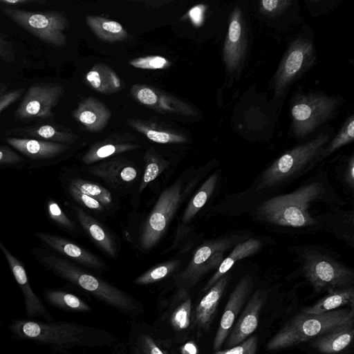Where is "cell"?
<instances>
[{"label":"cell","mask_w":354,"mask_h":354,"mask_svg":"<svg viewBox=\"0 0 354 354\" xmlns=\"http://www.w3.org/2000/svg\"><path fill=\"white\" fill-rule=\"evenodd\" d=\"M73 115L87 129L93 131L101 129L109 116V111L102 104L88 99L80 104Z\"/></svg>","instance_id":"cell-26"},{"label":"cell","mask_w":354,"mask_h":354,"mask_svg":"<svg viewBox=\"0 0 354 354\" xmlns=\"http://www.w3.org/2000/svg\"><path fill=\"white\" fill-rule=\"evenodd\" d=\"M138 345L142 354H171L162 349L148 335H142L139 337Z\"/></svg>","instance_id":"cell-44"},{"label":"cell","mask_w":354,"mask_h":354,"mask_svg":"<svg viewBox=\"0 0 354 354\" xmlns=\"http://www.w3.org/2000/svg\"><path fill=\"white\" fill-rule=\"evenodd\" d=\"M292 3L290 0H263L259 2L260 12L268 17H278Z\"/></svg>","instance_id":"cell-37"},{"label":"cell","mask_w":354,"mask_h":354,"mask_svg":"<svg viewBox=\"0 0 354 354\" xmlns=\"http://www.w3.org/2000/svg\"><path fill=\"white\" fill-rule=\"evenodd\" d=\"M63 91L62 85L55 83L31 85L16 109L14 119L24 122L53 117V109L59 101Z\"/></svg>","instance_id":"cell-12"},{"label":"cell","mask_w":354,"mask_h":354,"mask_svg":"<svg viewBox=\"0 0 354 354\" xmlns=\"http://www.w3.org/2000/svg\"><path fill=\"white\" fill-rule=\"evenodd\" d=\"M87 21L95 34L103 39L115 41L127 36L126 31L119 22L94 17H87Z\"/></svg>","instance_id":"cell-29"},{"label":"cell","mask_w":354,"mask_h":354,"mask_svg":"<svg viewBox=\"0 0 354 354\" xmlns=\"http://www.w3.org/2000/svg\"><path fill=\"white\" fill-rule=\"evenodd\" d=\"M346 180L348 185L353 187L354 185V158L351 157L348 162L346 171Z\"/></svg>","instance_id":"cell-50"},{"label":"cell","mask_w":354,"mask_h":354,"mask_svg":"<svg viewBox=\"0 0 354 354\" xmlns=\"http://www.w3.org/2000/svg\"><path fill=\"white\" fill-rule=\"evenodd\" d=\"M46 0H0V6L5 7H11L32 3L44 5L46 3Z\"/></svg>","instance_id":"cell-48"},{"label":"cell","mask_w":354,"mask_h":354,"mask_svg":"<svg viewBox=\"0 0 354 354\" xmlns=\"http://www.w3.org/2000/svg\"><path fill=\"white\" fill-rule=\"evenodd\" d=\"M0 250L7 259L15 281L21 290L26 315L30 319L41 317L45 321L53 320L50 312L31 288L22 263L6 248L1 241Z\"/></svg>","instance_id":"cell-15"},{"label":"cell","mask_w":354,"mask_h":354,"mask_svg":"<svg viewBox=\"0 0 354 354\" xmlns=\"http://www.w3.org/2000/svg\"><path fill=\"white\" fill-rule=\"evenodd\" d=\"M303 272L315 291L327 292L352 286L353 271L317 251H308L303 257Z\"/></svg>","instance_id":"cell-9"},{"label":"cell","mask_w":354,"mask_h":354,"mask_svg":"<svg viewBox=\"0 0 354 354\" xmlns=\"http://www.w3.org/2000/svg\"><path fill=\"white\" fill-rule=\"evenodd\" d=\"M76 217L85 232L96 242L107 255L115 257L116 245L109 233L82 209L75 207Z\"/></svg>","instance_id":"cell-22"},{"label":"cell","mask_w":354,"mask_h":354,"mask_svg":"<svg viewBox=\"0 0 354 354\" xmlns=\"http://www.w3.org/2000/svg\"><path fill=\"white\" fill-rule=\"evenodd\" d=\"M0 59L7 63L15 61V50L12 41L0 30Z\"/></svg>","instance_id":"cell-42"},{"label":"cell","mask_w":354,"mask_h":354,"mask_svg":"<svg viewBox=\"0 0 354 354\" xmlns=\"http://www.w3.org/2000/svg\"><path fill=\"white\" fill-rule=\"evenodd\" d=\"M43 243L58 252L80 263L95 269H102L104 263L98 257L61 236L44 232L35 233Z\"/></svg>","instance_id":"cell-18"},{"label":"cell","mask_w":354,"mask_h":354,"mask_svg":"<svg viewBox=\"0 0 354 354\" xmlns=\"http://www.w3.org/2000/svg\"><path fill=\"white\" fill-rule=\"evenodd\" d=\"M129 64L139 68L143 69H161L168 66V61L161 56H147L130 61Z\"/></svg>","instance_id":"cell-40"},{"label":"cell","mask_w":354,"mask_h":354,"mask_svg":"<svg viewBox=\"0 0 354 354\" xmlns=\"http://www.w3.org/2000/svg\"><path fill=\"white\" fill-rule=\"evenodd\" d=\"M68 192L75 201L85 207L97 211L104 210V206H103L98 201L81 192L71 184H69L68 186Z\"/></svg>","instance_id":"cell-41"},{"label":"cell","mask_w":354,"mask_h":354,"mask_svg":"<svg viewBox=\"0 0 354 354\" xmlns=\"http://www.w3.org/2000/svg\"><path fill=\"white\" fill-rule=\"evenodd\" d=\"M145 134L149 140L160 144L180 142L185 140V138L180 136L153 129L146 130Z\"/></svg>","instance_id":"cell-43"},{"label":"cell","mask_w":354,"mask_h":354,"mask_svg":"<svg viewBox=\"0 0 354 354\" xmlns=\"http://www.w3.org/2000/svg\"><path fill=\"white\" fill-rule=\"evenodd\" d=\"M181 354H197L198 348L193 342H188L183 344L180 348Z\"/></svg>","instance_id":"cell-51"},{"label":"cell","mask_w":354,"mask_h":354,"mask_svg":"<svg viewBox=\"0 0 354 354\" xmlns=\"http://www.w3.org/2000/svg\"><path fill=\"white\" fill-rule=\"evenodd\" d=\"M257 337L252 335L233 347L216 351L214 354H257Z\"/></svg>","instance_id":"cell-39"},{"label":"cell","mask_w":354,"mask_h":354,"mask_svg":"<svg viewBox=\"0 0 354 354\" xmlns=\"http://www.w3.org/2000/svg\"><path fill=\"white\" fill-rule=\"evenodd\" d=\"M7 135L23 138H32L45 141L66 143L73 141L75 136L60 127L50 124H37L15 127L6 131Z\"/></svg>","instance_id":"cell-20"},{"label":"cell","mask_w":354,"mask_h":354,"mask_svg":"<svg viewBox=\"0 0 354 354\" xmlns=\"http://www.w3.org/2000/svg\"><path fill=\"white\" fill-rule=\"evenodd\" d=\"M7 92V86L2 82H0V96Z\"/></svg>","instance_id":"cell-52"},{"label":"cell","mask_w":354,"mask_h":354,"mask_svg":"<svg viewBox=\"0 0 354 354\" xmlns=\"http://www.w3.org/2000/svg\"><path fill=\"white\" fill-rule=\"evenodd\" d=\"M267 295L263 290H258L252 295L225 339V348L241 343L257 329Z\"/></svg>","instance_id":"cell-16"},{"label":"cell","mask_w":354,"mask_h":354,"mask_svg":"<svg viewBox=\"0 0 354 354\" xmlns=\"http://www.w3.org/2000/svg\"><path fill=\"white\" fill-rule=\"evenodd\" d=\"M47 211L50 219L56 223L67 230H75L74 223L64 214L55 201L52 200L48 201Z\"/></svg>","instance_id":"cell-38"},{"label":"cell","mask_w":354,"mask_h":354,"mask_svg":"<svg viewBox=\"0 0 354 354\" xmlns=\"http://www.w3.org/2000/svg\"><path fill=\"white\" fill-rule=\"evenodd\" d=\"M145 160V168L138 189L139 192H142L150 182L155 180L169 166L167 161L153 154L148 155Z\"/></svg>","instance_id":"cell-35"},{"label":"cell","mask_w":354,"mask_h":354,"mask_svg":"<svg viewBox=\"0 0 354 354\" xmlns=\"http://www.w3.org/2000/svg\"><path fill=\"white\" fill-rule=\"evenodd\" d=\"M70 184L81 192L98 201L103 206H109L113 201L111 192L103 186L82 178H75Z\"/></svg>","instance_id":"cell-30"},{"label":"cell","mask_w":354,"mask_h":354,"mask_svg":"<svg viewBox=\"0 0 354 354\" xmlns=\"http://www.w3.org/2000/svg\"><path fill=\"white\" fill-rule=\"evenodd\" d=\"M180 264L178 260H172L151 268L134 280L136 285H149L159 281L174 272Z\"/></svg>","instance_id":"cell-31"},{"label":"cell","mask_w":354,"mask_h":354,"mask_svg":"<svg viewBox=\"0 0 354 354\" xmlns=\"http://www.w3.org/2000/svg\"><path fill=\"white\" fill-rule=\"evenodd\" d=\"M132 147L128 145H115L106 144L89 151L83 157V161L86 164H91L99 161L117 153L123 152L131 149Z\"/></svg>","instance_id":"cell-36"},{"label":"cell","mask_w":354,"mask_h":354,"mask_svg":"<svg viewBox=\"0 0 354 354\" xmlns=\"http://www.w3.org/2000/svg\"><path fill=\"white\" fill-rule=\"evenodd\" d=\"M17 339L27 340L53 348L86 345L88 328L62 321H37L16 319L8 326Z\"/></svg>","instance_id":"cell-4"},{"label":"cell","mask_w":354,"mask_h":354,"mask_svg":"<svg viewBox=\"0 0 354 354\" xmlns=\"http://www.w3.org/2000/svg\"><path fill=\"white\" fill-rule=\"evenodd\" d=\"M252 286L250 275L243 277L230 293L213 342V350H220L230 333Z\"/></svg>","instance_id":"cell-14"},{"label":"cell","mask_w":354,"mask_h":354,"mask_svg":"<svg viewBox=\"0 0 354 354\" xmlns=\"http://www.w3.org/2000/svg\"><path fill=\"white\" fill-rule=\"evenodd\" d=\"M218 174L216 172L211 175L191 198L182 217L183 224L189 223L205 205L214 192L218 181Z\"/></svg>","instance_id":"cell-27"},{"label":"cell","mask_w":354,"mask_h":354,"mask_svg":"<svg viewBox=\"0 0 354 354\" xmlns=\"http://www.w3.org/2000/svg\"><path fill=\"white\" fill-rule=\"evenodd\" d=\"M23 88H16L0 96V113L17 101L24 93Z\"/></svg>","instance_id":"cell-46"},{"label":"cell","mask_w":354,"mask_h":354,"mask_svg":"<svg viewBox=\"0 0 354 354\" xmlns=\"http://www.w3.org/2000/svg\"><path fill=\"white\" fill-rule=\"evenodd\" d=\"M354 287L353 286L330 290L313 305L302 309L301 311L306 313H322L346 306L353 308Z\"/></svg>","instance_id":"cell-25"},{"label":"cell","mask_w":354,"mask_h":354,"mask_svg":"<svg viewBox=\"0 0 354 354\" xmlns=\"http://www.w3.org/2000/svg\"><path fill=\"white\" fill-rule=\"evenodd\" d=\"M1 11L39 39L53 46H63L66 38L64 30L68 21L64 15L57 10L32 12L0 6Z\"/></svg>","instance_id":"cell-8"},{"label":"cell","mask_w":354,"mask_h":354,"mask_svg":"<svg viewBox=\"0 0 354 354\" xmlns=\"http://www.w3.org/2000/svg\"><path fill=\"white\" fill-rule=\"evenodd\" d=\"M353 326V324L346 325L322 335L314 339L312 346L324 353H337L351 344L354 334Z\"/></svg>","instance_id":"cell-23"},{"label":"cell","mask_w":354,"mask_h":354,"mask_svg":"<svg viewBox=\"0 0 354 354\" xmlns=\"http://www.w3.org/2000/svg\"><path fill=\"white\" fill-rule=\"evenodd\" d=\"M238 237H225L207 241L197 249L185 269L174 277L177 287L175 300L188 297L192 288L207 272L218 268L223 260L225 252L233 245Z\"/></svg>","instance_id":"cell-7"},{"label":"cell","mask_w":354,"mask_h":354,"mask_svg":"<svg viewBox=\"0 0 354 354\" xmlns=\"http://www.w3.org/2000/svg\"><path fill=\"white\" fill-rule=\"evenodd\" d=\"M182 188L183 181L178 179L160 195L140 230L139 243L144 250L153 248L167 230L180 203Z\"/></svg>","instance_id":"cell-10"},{"label":"cell","mask_w":354,"mask_h":354,"mask_svg":"<svg viewBox=\"0 0 354 354\" xmlns=\"http://www.w3.org/2000/svg\"><path fill=\"white\" fill-rule=\"evenodd\" d=\"M228 281L229 275L225 274L207 290L192 310V324L198 333L209 330Z\"/></svg>","instance_id":"cell-17"},{"label":"cell","mask_w":354,"mask_h":354,"mask_svg":"<svg viewBox=\"0 0 354 354\" xmlns=\"http://www.w3.org/2000/svg\"><path fill=\"white\" fill-rule=\"evenodd\" d=\"M136 97L141 103L148 106L155 105L158 101L157 94L147 87L140 88L138 91Z\"/></svg>","instance_id":"cell-47"},{"label":"cell","mask_w":354,"mask_h":354,"mask_svg":"<svg viewBox=\"0 0 354 354\" xmlns=\"http://www.w3.org/2000/svg\"><path fill=\"white\" fill-rule=\"evenodd\" d=\"M23 161V158L7 146L0 145V164L15 165Z\"/></svg>","instance_id":"cell-45"},{"label":"cell","mask_w":354,"mask_h":354,"mask_svg":"<svg viewBox=\"0 0 354 354\" xmlns=\"http://www.w3.org/2000/svg\"><path fill=\"white\" fill-rule=\"evenodd\" d=\"M41 261L54 273L123 313L132 314L141 310L140 304L130 295L66 259L50 254L43 256Z\"/></svg>","instance_id":"cell-3"},{"label":"cell","mask_w":354,"mask_h":354,"mask_svg":"<svg viewBox=\"0 0 354 354\" xmlns=\"http://www.w3.org/2000/svg\"><path fill=\"white\" fill-rule=\"evenodd\" d=\"M248 49V35L241 9L236 6L230 17L228 31L223 46V60L227 71L237 73L242 68Z\"/></svg>","instance_id":"cell-13"},{"label":"cell","mask_w":354,"mask_h":354,"mask_svg":"<svg viewBox=\"0 0 354 354\" xmlns=\"http://www.w3.org/2000/svg\"><path fill=\"white\" fill-rule=\"evenodd\" d=\"M169 316V322L174 330L184 331L192 324V299L188 296L180 301Z\"/></svg>","instance_id":"cell-32"},{"label":"cell","mask_w":354,"mask_h":354,"mask_svg":"<svg viewBox=\"0 0 354 354\" xmlns=\"http://www.w3.org/2000/svg\"><path fill=\"white\" fill-rule=\"evenodd\" d=\"M6 142L22 154L35 160L54 158L68 149L64 144L32 138L6 137Z\"/></svg>","instance_id":"cell-19"},{"label":"cell","mask_w":354,"mask_h":354,"mask_svg":"<svg viewBox=\"0 0 354 354\" xmlns=\"http://www.w3.org/2000/svg\"><path fill=\"white\" fill-rule=\"evenodd\" d=\"M354 324V308H341L322 313L295 315L270 339L268 351H277L298 345Z\"/></svg>","instance_id":"cell-1"},{"label":"cell","mask_w":354,"mask_h":354,"mask_svg":"<svg viewBox=\"0 0 354 354\" xmlns=\"http://www.w3.org/2000/svg\"><path fill=\"white\" fill-rule=\"evenodd\" d=\"M316 53L313 41L299 37L288 46L274 77V91L279 97L296 80L315 63Z\"/></svg>","instance_id":"cell-11"},{"label":"cell","mask_w":354,"mask_h":354,"mask_svg":"<svg viewBox=\"0 0 354 354\" xmlns=\"http://www.w3.org/2000/svg\"><path fill=\"white\" fill-rule=\"evenodd\" d=\"M324 193L323 185L314 182L291 193L272 197L258 208L260 217L271 224L302 227L317 223L309 212L310 204Z\"/></svg>","instance_id":"cell-2"},{"label":"cell","mask_w":354,"mask_h":354,"mask_svg":"<svg viewBox=\"0 0 354 354\" xmlns=\"http://www.w3.org/2000/svg\"><path fill=\"white\" fill-rule=\"evenodd\" d=\"M44 295L46 301L57 308L71 312H88L91 307L75 295L59 290H47Z\"/></svg>","instance_id":"cell-28"},{"label":"cell","mask_w":354,"mask_h":354,"mask_svg":"<svg viewBox=\"0 0 354 354\" xmlns=\"http://www.w3.org/2000/svg\"><path fill=\"white\" fill-rule=\"evenodd\" d=\"M189 17L192 21L198 25L203 19V8L201 6H195L189 12Z\"/></svg>","instance_id":"cell-49"},{"label":"cell","mask_w":354,"mask_h":354,"mask_svg":"<svg viewBox=\"0 0 354 354\" xmlns=\"http://www.w3.org/2000/svg\"><path fill=\"white\" fill-rule=\"evenodd\" d=\"M329 141V136L320 133L313 139L288 150L279 157L261 176V187H271L298 174L313 163Z\"/></svg>","instance_id":"cell-6"},{"label":"cell","mask_w":354,"mask_h":354,"mask_svg":"<svg viewBox=\"0 0 354 354\" xmlns=\"http://www.w3.org/2000/svg\"><path fill=\"white\" fill-rule=\"evenodd\" d=\"M354 139V117L351 115L322 153V158H326L341 147L349 144Z\"/></svg>","instance_id":"cell-34"},{"label":"cell","mask_w":354,"mask_h":354,"mask_svg":"<svg viewBox=\"0 0 354 354\" xmlns=\"http://www.w3.org/2000/svg\"><path fill=\"white\" fill-rule=\"evenodd\" d=\"M338 98L320 92L300 93L292 100L291 129L297 138H303L329 121L336 114Z\"/></svg>","instance_id":"cell-5"},{"label":"cell","mask_w":354,"mask_h":354,"mask_svg":"<svg viewBox=\"0 0 354 354\" xmlns=\"http://www.w3.org/2000/svg\"><path fill=\"white\" fill-rule=\"evenodd\" d=\"M86 78L93 88L100 91H113L120 87L119 79L111 71L102 73L100 68H93L86 74Z\"/></svg>","instance_id":"cell-33"},{"label":"cell","mask_w":354,"mask_h":354,"mask_svg":"<svg viewBox=\"0 0 354 354\" xmlns=\"http://www.w3.org/2000/svg\"><path fill=\"white\" fill-rule=\"evenodd\" d=\"M261 242L256 239H249L237 244L232 252L222 261L216 272L203 287V291H207L221 277L227 274L236 261L254 254L261 249Z\"/></svg>","instance_id":"cell-24"},{"label":"cell","mask_w":354,"mask_h":354,"mask_svg":"<svg viewBox=\"0 0 354 354\" xmlns=\"http://www.w3.org/2000/svg\"><path fill=\"white\" fill-rule=\"evenodd\" d=\"M91 175L100 178L113 186L122 185L133 181L137 176L136 169L129 165L116 161L107 162L91 167Z\"/></svg>","instance_id":"cell-21"}]
</instances>
